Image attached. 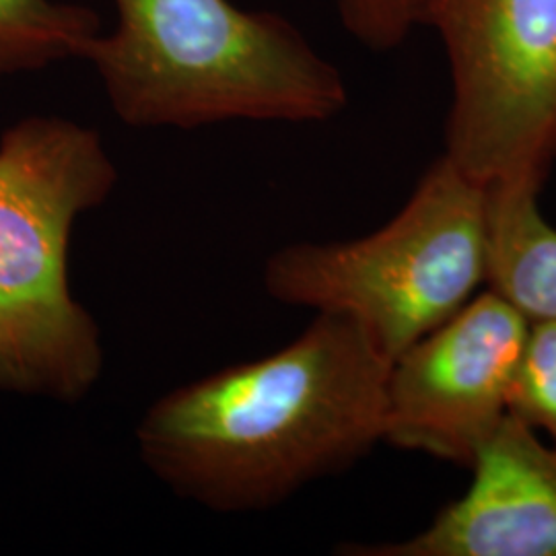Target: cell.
<instances>
[{"mask_svg": "<svg viewBox=\"0 0 556 556\" xmlns=\"http://www.w3.org/2000/svg\"><path fill=\"white\" fill-rule=\"evenodd\" d=\"M390 367L355 319L318 312L277 353L155 400L135 431L140 459L204 509H270L383 441Z\"/></svg>", "mask_w": 556, "mask_h": 556, "instance_id": "6da1fadb", "label": "cell"}, {"mask_svg": "<svg viewBox=\"0 0 556 556\" xmlns=\"http://www.w3.org/2000/svg\"><path fill=\"white\" fill-rule=\"evenodd\" d=\"M116 27L89 41L119 122L197 130L223 122L319 124L349 89L295 23L231 0H114Z\"/></svg>", "mask_w": 556, "mask_h": 556, "instance_id": "7a4b0ae2", "label": "cell"}, {"mask_svg": "<svg viewBox=\"0 0 556 556\" xmlns=\"http://www.w3.org/2000/svg\"><path fill=\"white\" fill-rule=\"evenodd\" d=\"M116 184L96 128L31 116L2 132L0 390L79 402L100 381L101 332L71 291L68 248Z\"/></svg>", "mask_w": 556, "mask_h": 556, "instance_id": "3957f363", "label": "cell"}, {"mask_svg": "<svg viewBox=\"0 0 556 556\" xmlns=\"http://www.w3.org/2000/svg\"><path fill=\"white\" fill-rule=\"evenodd\" d=\"M486 211L489 188L441 155L378 231L275 252L264 266L266 293L355 319L394 361L484 285Z\"/></svg>", "mask_w": 556, "mask_h": 556, "instance_id": "277c9868", "label": "cell"}, {"mask_svg": "<svg viewBox=\"0 0 556 556\" xmlns=\"http://www.w3.org/2000/svg\"><path fill=\"white\" fill-rule=\"evenodd\" d=\"M452 79L443 155L491 188L556 163V0H422Z\"/></svg>", "mask_w": 556, "mask_h": 556, "instance_id": "5b68a950", "label": "cell"}, {"mask_svg": "<svg viewBox=\"0 0 556 556\" xmlns=\"http://www.w3.org/2000/svg\"><path fill=\"white\" fill-rule=\"evenodd\" d=\"M530 321L482 291L392 361L383 443L470 468L511 413Z\"/></svg>", "mask_w": 556, "mask_h": 556, "instance_id": "8992f818", "label": "cell"}, {"mask_svg": "<svg viewBox=\"0 0 556 556\" xmlns=\"http://www.w3.org/2000/svg\"><path fill=\"white\" fill-rule=\"evenodd\" d=\"M470 489L415 536L344 544L351 556H556V450L507 415L470 466Z\"/></svg>", "mask_w": 556, "mask_h": 556, "instance_id": "52a82bcc", "label": "cell"}, {"mask_svg": "<svg viewBox=\"0 0 556 556\" xmlns=\"http://www.w3.org/2000/svg\"><path fill=\"white\" fill-rule=\"evenodd\" d=\"M540 192L491 186L486 211L484 285L530 324L556 319V229L540 211Z\"/></svg>", "mask_w": 556, "mask_h": 556, "instance_id": "ba28073f", "label": "cell"}, {"mask_svg": "<svg viewBox=\"0 0 556 556\" xmlns=\"http://www.w3.org/2000/svg\"><path fill=\"white\" fill-rule=\"evenodd\" d=\"M101 34V15L85 4L56 0H0V79L83 60Z\"/></svg>", "mask_w": 556, "mask_h": 556, "instance_id": "9c48e42d", "label": "cell"}, {"mask_svg": "<svg viewBox=\"0 0 556 556\" xmlns=\"http://www.w3.org/2000/svg\"><path fill=\"white\" fill-rule=\"evenodd\" d=\"M511 415L542 431L556 450V319L532 321L519 363Z\"/></svg>", "mask_w": 556, "mask_h": 556, "instance_id": "30bf717a", "label": "cell"}, {"mask_svg": "<svg viewBox=\"0 0 556 556\" xmlns=\"http://www.w3.org/2000/svg\"><path fill=\"white\" fill-rule=\"evenodd\" d=\"M422 0H337L338 20L371 52H392L420 29Z\"/></svg>", "mask_w": 556, "mask_h": 556, "instance_id": "8fae6325", "label": "cell"}]
</instances>
